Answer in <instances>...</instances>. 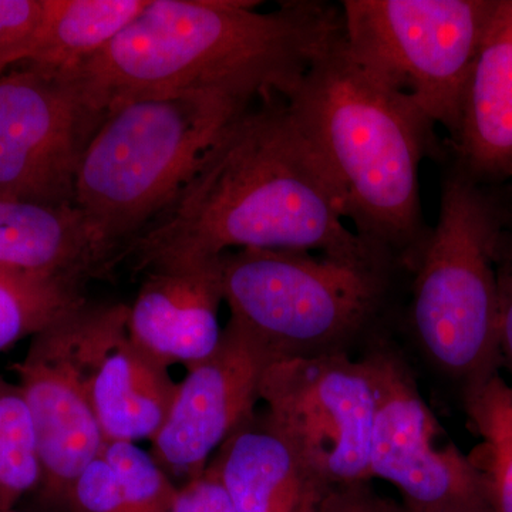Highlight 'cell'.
<instances>
[{
    "label": "cell",
    "mask_w": 512,
    "mask_h": 512,
    "mask_svg": "<svg viewBox=\"0 0 512 512\" xmlns=\"http://www.w3.org/2000/svg\"><path fill=\"white\" fill-rule=\"evenodd\" d=\"M403 507H404V505H403ZM404 510H406V512H416V511L409 510V508H406V507H404Z\"/></svg>",
    "instance_id": "obj_30"
},
{
    "label": "cell",
    "mask_w": 512,
    "mask_h": 512,
    "mask_svg": "<svg viewBox=\"0 0 512 512\" xmlns=\"http://www.w3.org/2000/svg\"><path fill=\"white\" fill-rule=\"evenodd\" d=\"M498 288H500V346L501 367L511 377L508 383L512 392V232L504 227L497 252Z\"/></svg>",
    "instance_id": "obj_25"
},
{
    "label": "cell",
    "mask_w": 512,
    "mask_h": 512,
    "mask_svg": "<svg viewBox=\"0 0 512 512\" xmlns=\"http://www.w3.org/2000/svg\"><path fill=\"white\" fill-rule=\"evenodd\" d=\"M45 16V0H0V77L28 62Z\"/></svg>",
    "instance_id": "obj_23"
},
{
    "label": "cell",
    "mask_w": 512,
    "mask_h": 512,
    "mask_svg": "<svg viewBox=\"0 0 512 512\" xmlns=\"http://www.w3.org/2000/svg\"><path fill=\"white\" fill-rule=\"evenodd\" d=\"M89 305L86 301L70 309L36 333L15 365L42 467L37 491L42 504L53 510H64L74 480L106 444L90 397Z\"/></svg>",
    "instance_id": "obj_10"
},
{
    "label": "cell",
    "mask_w": 512,
    "mask_h": 512,
    "mask_svg": "<svg viewBox=\"0 0 512 512\" xmlns=\"http://www.w3.org/2000/svg\"><path fill=\"white\" fill-rule=\"evenodd\" d=\"M237 512H315L323 485L268 413H254L208 464Z\"/></svg>",
    "instance_id": "obj_16"
},
{
    "label": "cell",
    "mask_w": 512,
    "mask_h": 512,
    "mask_svg": "<svg viewBox=\"0 0 512 512\" xmlns=\"http://www.w3.org/2000/svg\"><path fill=\"white\" fill-rule=\"evenodd\" d=\"M128 306L92 303L87 326L90 397L104 441H151L163 426L178 383L168 366L131 339Z\"/></svg>",
    "instance_id": "obj_13"
},
{
    "label": "cell",
    "mask_w": 512,
    "mask_h": 512,
    "mask_svg": "<svg viewBox=\"0 0 512 512\" xmlns=\"http://www.w3.org/2000/svg\"><path fill=\"white\" fill-rule=\"evenodd\" d=\"M480 444L468 454L480 471L493 512H512V392L501 375L463 396Z\"/></svg>",
    "instance_id": "obj_19"
},
{
    "label": "cell",
    "mask_w": 512,
    "mask_h": 512,
    "mask_svg": "<svg viewBox=\"0 0 512 512\" xmlns=\"http://www.w3.org/2000/svg\"><path fill=\"white\" fill-rule=\"evenodd\" d=\"M86 282L0 268V352L86 302Z\"/></svg>",
    "instance_id": "obj_20"
},
{
    "label": "cell",
    "mask_w": 512,
    "mask_h": 512,
    "mask_svg": "<svg viewBox=\"0 0 512 512\" xmlns=\"http://www.w3.org/2000/svg\"><path fill=\"white\" fill-rule=\"evenodd\" d=\"M229 323L272 362L349 353L379 333L400 276L311 252L239 249L221 258Z\"/></svg>",
    "instance_id": "obj_6"
},
{
    "label": "cell",
    "mask_w": 512,
    "mask_h": 512,
    "mask_svg": "<svg viewBox=\"0 0 512 512\" xmlns=\"http://www.w3.org/2000/svg\"><path fill=\"white\" fill-rule=\"evenodd\" d=\"M269 363L264 350L228 322L215 352L187 367L151 439V454L168 476L190 481L207 470L212 453L255 413Z\"/></svg>",
    "instance_id": "obj_12"
},
{
    "label": "cell",
    "mask_w": 512,
    "mask_h": 512,
    "mask_svg": "<svg viewBox=\"0 0 512 512\" xmlns=\"http://www.w3.org/2000/svg\"><path fill=\"white\" fill-rule=\"evenodd\" d=\"M173 512H237L214 471L207 467L201 476L178 488Z\"/></svg>",
    "instance_id": "obj_27"
},
{
    "label": "cell",
    "mask_w": 512,
    "mask_h": 512,
    "mask_svg": "<svg viewBox=\"0 0 512 512\" xmlns=\"http://www.w3.org/2000/svg\"><path fill=\"white\" fill-rule=\"evenodd\" d=\"M150 0H45L29 66L64 77L103 52Z\"/></svg>",
    "instance_id": "obj_18"
},
{
    "label": "cell",
    "mask_w": 512,
    "mask_h": 512,
    "mask_svg": "<svg viewBox=\"0 0 512 512\" xmlns=\"http://www.w3.org/2000/svg\"><path fill=\"white\" fill-rule=\"evenodd\" d=\"M101 456L119 478L131 512H173L178 488L153 454L131 441H109Z\"/></svg>",
    "instance_id": "obj_22"
},
{
    "label": "cell",
    "mask_w": 512,
    "mask_h": 512,
    "mask_svg": "<svg viewBox=\"0 0 512 512\" xmlns=\"http://www.w3.org/2000/svg\"><path fill=\"white\" fill-rule=\"evenodd\" d=\"M261 400L326 491L372 480L376 396L362 357L275 360L266 367Z\"/></svg>",
    "instance_id": "obj_9"
},
{
    "label": "cell",
    "mask_w": 512,
    "mask_h": 512,
    "mask_svg": "<svg viewBox=\"0 0 512 512\" xmlns=\"http://www.w3.org/2000/svg\"><path fill=\"white\" fill-rule=\"evenodd\" d=\"M285 100L335 178L353 231L394 271L412 276L431 229L421 163L446 161L436 126L350 53L343 30Z\"/></svg>",
    "instance_id": "obj_3"
},
{
    "label": "cell",
    "mask_w": 512,
    "mask_h": 512,
    "mask_svg": "<svg viewBox=\"0 0 512 512\" xmlns=\"http://www.w3.org/2000/svg\"><path fill=\"white\" fill-rule=\"evenodd\" d=\"M120 261L74 205L0 198V268L89 282Z\"/></svg>",
    "instance_id": "obj_17"
},
{
    "label": "cell",
    "mask_w": 512,
    "mask_h": 512,
    "mask_svg": "<svg viewBox=\"0 0 512 512\" xmlns=\"http://www.w3.org/2000/svg\"><path fill=\"white\" fill-rule=\"evenodd\" d=\"M42 467L35 427L19 384L0 376V510L39 490Z\"/></svg>",
    "instance_id": "obj_21"
},
{
    "label": "cell",
    "mask_w": 512,
    "mask_h": 512,
    "mask_svg": "<svg viewBox=\"0 0 512 512\" xmlns=\"http://www.w3.org/2000/svg\"><path fill=\"white\" fill-rule=\"evenodd\" d=\"M232 249L318 252L402 276L350 227L335 178L282 96L254 101L222 128L180 194L124 258L150 272Z\"/></svg>",
    "instance_id": "obj_1"
},
{
    "label": "cell",
    "mask_w": 512,
    "mask_h": 512,
    "mask_svg": "<svg viewBox=\"0 0 512 512\" xmlns=\"http://www.w3.org/2000/svg\"><path fill=\"white\" fill-rule=\"evenodd\" d=\"M366 348L376 396L372 478L393 484L412 511L493 512L480 471L446 439L399 349L380 332Z\"/></svg>",
    "instance_id": "obj_8"
},
{
    "label": "cell",
    "mask_w": 512,
    "mask_h": 512,
    "mask_svg": "<svg viewBox=\"0 0 512 512\" xmlns=\"http://www.w3.org/2000/svg\"><path fill=\"white\" fill-rule=\"evenodd\" d=\"M221 258L146 272L128 306L131 339L165 366L190 367L220 345Z\"/></svg>",
    "instance_id": "obj_14"
},
{
    "label": "cell",
    "mask_w": 512,
    "mask_h": 512,
    "mask_svg": "<svg viewBox=\"0 0 512 512\" xmlns=\"http://www.w3.org/2000/svg\"><path fill=\"white\" fill-rule=\"evenodd\" d=\"M508 185H510V187H508L507 191H498H500L501 204H503L504 227L512 232V181L508 183Z\"/></svg>",
    "instance_id": "obj_28"
},
{
    "label": "cell",
    "mask_w": 512,
    "mask_h": 512,
    "mask_svg": "<svg viewBox=\"0 0 512 512\" xmlns=\"http://www.w3.org/2000/svg\"><path fill=\"white\" fill-rule=\"evenodd\" d=\"M446 163L477 183L512 181V0L495 8L468 80Z\"/></svg>",
    "instance_id": "obj_15"
},
{
    "label": "cell",
    "mask_w": 512,
    "mask_h": 512,
    "mask_svg": "<svg viewBox=\"0 0 512 512\" xmlns=\"http://www.w3.org/2000/svg\"><path fill=\"white\" fill-rule=\"evenodd\" d=\"M0 512H16L15 510H0Z\"/></svg>",
    "instance_id": "obj_29"
},
{
    "label": "cell",
    "mask_w": 512,
    "mask_h": 512,
    "mask_svg": "<svg viewBox=\"0 0 512 512\" xmlns=\"http://www.w3.org/2000/svg\"><path fill=\"white\" fill-rule=\"evenodd\" d=\"M339 8L350 53L453 138L495 0H343Z\"/></svg>",
    "instance_id": "obj_7"
},
{
    "label": "cell",
    "mask_w": 512,
    "mask_h": 512,
    "mask_svg": "<svg viewBox=\"0 0 512 512\" xmlns=\"http://www.w3.org/2000/svg\"><path fill=\"white\" fill-rule=\"evenodd\" d=\"M69 512H131L119 478L103 456L83 468L67 495Z\"/></svg>",
    "instance_id": "obj_24"
},
{
    "label": "cell",
    "mask_w": 512,
    "mask_h": 512,
    "mask_svg": "<svg viewBox=\"0 0 512 512\" xmlns=\"http://www.w3.org/2000/svg\"><path fill=\"white\" fill-rule=\"evenodd\" d=\"M249 0H150L103 52L64 76L104 119L137 97L215 90L254 103L286 97L342 32L339 6Z\"/></svg>",
    "instance_id": "obj_2"
},
{
    "label": "cell",
    "mask_w": 512,
    "mask_h": 512,
    "mask_svg": "<svg viewBox=\"0 0 512 512\" xmlns=\"http://www.w3.org/2000/svg\"><path fill=\"white\" fill-rule=\"evenodd\" d=\"M101 117L73 82L32 66L0 77V198L74 205L80 160Z\"/></svg>",
    "instance_id": "obj_11"
},
{
    "label": "cell",
    "mask_w": 512,
    "mask_h": 512,
    "mask_svg": "<svg viewBox=\"0 0 512 512\" xmlns=\"http://www.w3.org/2000/svg\"><path fill=\"white\" fill-rule=\"evenodd\" d=\"M439 218L412 275L407 323L431 366L473 392L500 375V191L447 164Z\"/></svg>",
    "instance_id": "obj_4"
},
{
    "label": "cell",
    "mask_w": 512,
    "mask_h": 512,
    "mask_svg": "<svg viewBox=\"0 0 512 512\" xmlns=\"http://www.w3.org/2000/svg\"><path fill=\"white\" fill-rule=\"evenodd\" d=\"M249 104L215 90L117 104L84 150L74 207L124 259L128 245L183 190L222 128Z\"/></svg>",
    "instance_id": "obj_5"
},
{
    "label": "cell",
    "mask_w": 512,
    "mask_h": 512,
    "mask_svg": "<svg viewBox=\"0 0 512 512\" xmlns=\"http://www.w3.org/2000/svg\"><path fill=\"white\" fill-rule=\"evenodd\" d=\"M315 512H406L403 504L375 493L369 483L330 488L320 498Z\"/></svg>",
    "instance_id": "obj_26"
}]
</instances>
